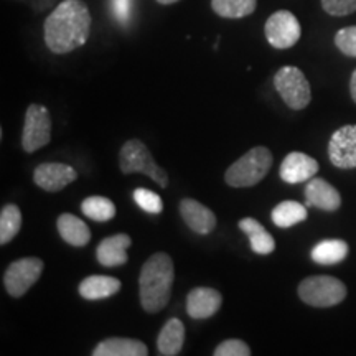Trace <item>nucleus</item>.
Here are the masks:
<instances>
[{
	"mask_svg": "<svg viewBox=\"0 0 356 356\" xmlns=\"http://www.w3.org/2000/svg\"><path fill=\"white\" fill-rule=\"evenodd\" d=\"M89 32L91 13L81 0H65L44 20V43L58 55L83 47Z\"/></svg>",
	"mask_w": 356,
	"mask_h": 356,
	"instance_id": "nucleus-1",
	"label": "nucleus"
},
{
	"mask_svg": "<svg viewBox=\"0 0 356 356\" xmlns=\"http://www.w3.org/2000/svg\"><path fill=\"white\" fill-rule=\"evenodd\" d=\"M175 267L167 252H155L144 262L139 275L140 305L147 314H159L172 297Z\"/></svg>",
	"mask_w": 356,
	"mask_h": 356,
	"instance_id": "nucleus-2",
	"label": "nucleus"
},
{
	"mask_svg": "<svg viewBox=\"0 0 356 356\" xmlns=\"http://www.w3.org/2000/svg\"><path fill=\"white\" fill-rule=\"evenodd\" d=\"M273 167V154L267 147H254L238 159L225 173V181L233 188H249L264 180Z\"/></svg>",
	"mask_w": 356,
	"mask_h": 356,
	"instance_id": "nucleus-3",
	"label": "nucleus"
},
{
	"mask_svg": "<svg viewBox=\"0 0 356 356\" xmlns=\"http://www.w3.org/2000/svg\"><path fill=\"white\" fill-rule=\"evenodd\" d=\"M119 167L124 175L131 173H144L154 180L160 188L168 186V175L162 167L155 162L150 150L139 139H131L121 147L119 152Z\"/></svg>",
	"mask_w": 356,
	"mask_h": 356,
	"instance_id": "nucleus-4",
	"label": "nucleus"
},
{
	"mask_svg": "<svg viewBox=\"0 0 356 356\" xmlns=\"http://www.w3.org/2000/svg\"><path fill=\"white\" fill-rule=\"evenodd\" d=\"M297 293L307 305L315 309H328L345 300L346 286L332 275H312L302 280Z\"/></svg>",
	"mask_w": 356,
	"mask_h": 356,
	"instance_id": "nucleus-5",
	"label": "nucleus"
},
{
	"mask_svg": "<svg viewBox=\"0 0 356 356\" xmlns=\"http://www.w3.org/2000/svg\"><path fill=\"white\" fill-rule=\"evenodd\" d=\"M274 86L279 96L293 111H302L310 104L312 89L302 70L296 66H284L274 76Z\"/></svg>",
	"mask_w": 356,
	"mask_h": 356,
	"instance_id": "nucleus-6",
	"label": "nucleus"
},
{
	"mask_svg": "<svg viewBox=\"0 0 356 356\" xmlns=\"http://www.w3.org/2000/svg\"><path fill=\"white\" fill-rule=\"evenodd\" d=\"M43 267L44 264L40 257H22L19 261H13L3 274V287L8 296L15 299L24 297L33 284H37Z\"/></svg>",
	"mask_w": 356,
	"mask_h": 356,
	"instance_id": "nucleus-7",
	"label": "nucleus"
},
{
	"mask_svg": "<svg viewBox=\"0 0 356 356\" xmlns=\"http://www.w3.org/2000/svg\"><path fill=\"white\" fill-rule=\"evenodd\" d=\"M51 139V118L50 111L44 106L30 104L25 113L22 147L25 152L33 154L50 144Z\"/></svg>",
	"mask_w": 356,
	"mask_h": 356,
	"instance_id": "nucleus-8",
	"label": "nucleus"
},
{
	"mask_svg": "<svg viewBox=\"0 0 356 356\" xmlns=\"http://www.w3.org/2000/svg\"><path fill=\"white\" fill-rule=\"evenodd\" d=\"M264 32L270 47L277 48V50H287L299 42L302 29L292 12L279 10L267 19Z\"/></svg>",
	"mask_w": 356,
	"mask_h": 356,
	"instance_id": "nucleus-9",
	"label": "nucleus"
},
{
	"mask_svg": "<svg viewBox=\"0 0 356 356\" xmlns=\"http://www.w3.org/2000/svg\"><path fill=\"white\" fill-rule=\"evenodd\" d=\"M328 159L338 168H356V124L340 127L328 142Z\"/></svg>",
	"mask_w": 356,
	"mask_h": 356,
	"instance_id": "nucleus-10",
	"label": "nucleus"
},
{
	"mask_svg": "<svg viewBox=\"0 0 356 356\" xmlns=\"http://www.w3.org/2000/svg\"><path fill=\"white\" fill-rule=\"evenodd\" d=\"M78 178V172L68 163H60V162H50V163H42L35 168L33 172V181L40 188L44 191H61L65 186L73 184Z\"/></svg>",
	"mask_w": 356,
	"mask_h": 356,
	"instance_id": "nucleus-11",
	"label": "nucleus"
},
{
	"mask_svg": "<svg viewBox=\"0 0 356 356\" xmlns=\"http://www.w3.org/2000/svg\"><path fill=\"white\" fill-rule=\"evenodd\" d=\"M318 162L310 155L304 152H291L286 155V159L280 163V178L286 184L296 185L302 181L312 180L318 172Z\"/></svg>",
	"mask_w": 356,
	"mask_h": 356,
	"instance_id": "nucleus-12",
	"label": "nucleus"
},
{
	"mask_svg": "<svg viewBox=\"0 0 356 356\" xmlns=\"http://www.w3.org/2000/svg\"><path fill=\"white\" fill-rule=\"evenodd\" d=\"M222 296L216 289L195 287L186 297V314L193 320H207L221 309Z\"/></svg>",
	"mask_w": 356,
	"mask_h": 356,
	"instance_id": "nucleus-13",
	"label": "nucleus"
},
{
	"mask_svg": "<svg viewBox=\"0 0 356 356\" xmlns=\"http://www.w3.org/2000/svg\"><path fill=\"white\" fill-rule=\"evenodd\" d=\"M180 215L185 225L198 234H210L216 228V216L210 208H207L197 200L184 198L180 202Z\"/></svg>",
	"mask_w": 356,
	"mask_h": 356,
	"instance_id": "nucleus-14",
	"label": "nucleus"
},
{
	"mask_svg": "<svg viewBox=\"0 0 356 356\" xmlns=\"http://www.w3.org/2000/svg\"><path fill=\"white\" fill-rule=\"evenodd\" d=\"M131 246L132 239L126 233L109 236V238L102 239L99 246L96 248L97 262L104 267H121L127 264V249Z\"/></svg>",
	"mask_w": 356,
	"mask_h": 356,
	"instance_id": "nucleus-15",
	"label": "nucleus"
},
{
	"mask_svg": "<svg viewBox=\"0 0 356 356\" xmlns=\"http://www.w3.org/2000/svg\"><path fill=\"white\" fill-rule=\"evenodd\" d=\"M305 204L323 211H337L341 207L340 191L323 178H312L305 186Z\"/></svg>",
	"mask_w": 356,
	"mask_h": 356,
	"instance_id": "nucleus-16",
	"label": "nucleus"
},
{
	"mask_svg": "<svg viewBox=\"0 0 356 356\" xmlns=\"http://www.w3.org/2000/svg\"><path fill=\"white\" fill-rule=\"evenodd\" d=\"M121 287V280L111 275H89L81 280L78 292L86 300H102L115 296Z\"/></svg>",
	"mask_w": 356,
	"mask_h": 356,
	"instance_id": "nucleus-17",
	"label": "nucleus"
},
{
	"mask_svg": "<svg viewBox=\"0 0 356 356\" xmlns=\"http://www.w3.org/2000/svg\"><path fill=\"white\" fill-rule=\"evenodd\" d=\"M56 228L60 233L61 239L68 243L70 246L83 248L91 241V229L81 218L71 215V213H63L58 216Z\"/></svg>",
	"mask_w": 356,
	"mask_h": 356,
	"instance_id": "nucleus-18",
	"label": "nucleus"
},
{
	"mask_svg": "<svg viewBox=\"0 0 356 356\" xmlns=\"http://www.w3.org/2000/svg\"><path fill=\"white\" fill-rule=\"evenodd\" d=\"M149 348L136 338H106L92 350V356H147Z\"/></svg>",
	"mask_w": 356,
	"mask_h": 356,
	"instance_id": "nucleus-19",
	"label": "nucleus"
},
{
	"mask_svg": "<svg viewBox=\"0 0 356 356\" xmlns=\"http://www.w3.org/2000/svg\"><path fill=\"white\" fill-rule=\"evenodd\" d=\"M239 229L249 238L251 249L259 256H269L275 251V239L259 221L254 218H243L239 221Z\"/></svg>",
	"mask_w": 356,
	"mask_h": 356,
	"instance_id": "nucleus-20",
	"label": "nucleus"
},
{
	"mask_svg": "<svg viewBox=\"0 0 356 356\" xmlns=\"http://www.w3.org/2000/svg\"><path fill=\"white\" fill-rule=\"evenodd\" d=\"M185 343V325L180 318H170L157 337L159 353L163 356L180 355Z\"/></svg>",
	"mask_w": 356,
	"mask_h": 356,
	"instance_id": "nucleus-21",
	"label": "nucleus"
},
{
	"mask_svg": "<svg viewBox=\"0 0 356 356\" xmlns=\"http://www.w3.org/2000/svg\"><path fill=\"white\" fill-rule=\"evenodd\" d=\"M348 244L343 239H325L315 244L310 251L312 261L322 266H333L345 261L348 256Z\"/></svg>",
	"mask_w": 356,
	"mask_h": 356,
	"instance_id": "nucleus-22",
	"label": "nucleus"
},
{
	"mask_svg": "<svg viewBox=\"0 0 356 356\" xmlns=\"http://www.w3.org/2000/svg\"><path fill=\"white\" fill-rule=\"evenodd\" d=\"M270 218H273V222L277 228L287 229L305 221L309 218V211H307V204L287 200V202L275 204L273 213H270Z\"/></svg>",
	"mask_w": 356,
	"mask_h": 356,
	"instance_id": "nucleus-23",
	"label": "nucleus"
},
{
	"mask_svg": "<svg viewBox=\"0 0 356 356\" xmlns=\"http://www.w3.org/2000/svg\"><path fill=\"white\" fill-rule=\"evenodd\" d=\"M211 7L222 19H244L256 10L257 0H211Z\"/></svg>",
	"mask_w": 356,
	"mask_h": 356,
	"instance_id": "nucleus-24",
	"label": "nucleus"
},
{
	"mask_svg": "<svg viewBox=\"0 0 356 356\" xmlns=\"http://www.w3.org/2000/svg\"><path fill=\"white\" fill-rule=\"evenodd\" d=\"M22 228V213L17 204L8 203L0 211V244L6 246L19 234Z\"/></svg>",
	"mask_w": 356,
	"mask_h": 356,
	"instance_id": "nucleus-25",
	"label": "nucleus"
},
{
	"mask_svg": "<svg viewBox=\"0 0 356 356\" xmlns=\"http://www.w3.org/2000/svg\"><path fill=\"white\" fill-rule=\"evenodd\" d=\"M81 211L92 221H109L115 216V204L106 197H89L81 203Z\"/></svg>",
	"mask_w": 356,
	"mask_h": 356,
	"instance_id": "nucleus-26",
	"label": "nucleus"
},
{
	"mask_svg": "<svg viewBox=\"0 0 356 356\" xmlns=\"http://www.w3.org/2000/svg\"><path fill=\"white\" fill-rule=\"evenodd\" d=\"M134 202L139 204L140 210L150 213V215H160L163 211V202L160 195L147 188L134 190Z\"/></svg>",
	"mask_w": 356,
	"mask_h": 356,
	"instance_id": "nucleus-27",
	"label": "nucleus"
},
{
	"mask_svg": "<svg viewBox=\"0 0 356 356\" xmlns=\"http://www.w3.org/2000/svg\"><path fill=\"white\" fill-rule=\"evenodd\" d=\"M335 44L343 55L356 58V25L338 30L335 35Z\"/></svg>",
	"mask_w": 356,
	"mask_h": 356,
	"instance_id": "nucleus-28",
	"label": "nucleus"
},
{
	"mask_svg": "<svg viewBox=\"0 0 356 356\" xmlns=\"http://www.w3.org/2000/svg\"><path fill=\"white\" fill-rule=\"evenodd\" d=\"M251 348L239 338H229L216 346L215 356H249Z\"/></svg>",
	"mask_w": 356,
	"mask_h": 356,
	"instance_id": "nucleus-29",
	"label": "nucleus"
},
{
	"mask_svg": "<svg viewBox=\"0 0 356 356\" xmlns=\"http://www.w3.org/2000/svg\"><path fill=\"white\" fill-rule=\"evenodd\" d=\"M322 7L333 17H345L356 12V0H322Z\"/></svg>",
	"mask_w": 356,
	"mask_h": 356,
	"instance_id": "nucleus-30",
	"label": "nucleus"
},
{
	"mask_svg": "<svg viewBox=\"0 0 356 356\" xmlns=\"http://www.w3.org/2000/svg\"><path fill=\"white\" fill-rule=\"evenodd\" d=\"M111 10H113L114 19L119 24L126 25L131 20L132 12V0H111Z\"/></svg>",
	"mask_w": 356,
	"mask_h": 356,
	"instance_id": "nucleus-31",
	"label": "nucleus"
},
{
	"mask_svg": "<svg viewBox=\"0 0 356 356\" xmlns=\"http://www.w3.org/2000/svg\"><path fill=\"white\" fill-rule=\"evenodd\" d=\"M350 95H351V99L356 102V70L353 71V74H351V79H350Z\"/></svg>",
	"mask_w": 356,
	"mask_h": 356,
	"instance_id": "nucleus-32",
	"label": "nucleus"
},
{
	"mask_svg": "<svg viewBox=\"0 0 356 356\" xmlns=\"http://www.w3.org/2000/svg\"><path fill=\"white\" fill-rule=\"evenodd\" d=\"M159 3H162V6H172V3L178 2V0H157Z\"/></svg>",
	"mask_w": 356,
	"mask_h": 356,
	"instance_id": "nucleus-33",
	"label": "nucleus"
}]
</instances>
